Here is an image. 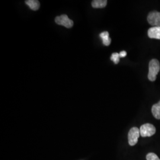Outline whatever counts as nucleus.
Instances as JSON below:
<instances>
[{
  "mask_svg": "<svg viewBox=\"0 0 160 160\" xmlns=\"http://www.w3.org/2000/svg\"><path fill=\"white\" fill-rule=\"evenodd\" d=\"M120 55H119V53H113L112 54V56H111V60L113 61L114 62V63L115 64H118V63L119 62V61H120Z\"/></svg>",
  "mask_w": 160,
  "mask_h": 160,
  "instance_id": "obj_11",
  "label": "nucleus"
},
{
  "mask_svg": "<svg viewBox=\"0 0 160 160\" xmlns=\"http://www.w3.org/2000/svg\"><path fill=\"white\" fill-rule=\"evenodd\" d=\"M126 55H127V53H126V51H123L120 52V53H119V55H120V57L121 58H124L126 56Z\"/></svg>",
  "mask_w": 160,
  "mask_h": 160,
  "instance_id": "obj_13",
  "label": "nucleus"
},
{
  "mask_svg": "<svg viewBox=\"0 0 160 160\" xmlns=\"http://www.w3.org/2000/svg\"><path fill=\"white\" fill-rule=\"evenodd\" d=\"M151 111L155 119H160V100L158 103L152 106Z\"/></svg>",
  "mask_w": 160,
  "mask_h": 160,
  "instance_id": "obj_9",
  "label": "nucleus"
},
{
  "mask_svg": "<svg viewBox=\"0 0 160 160\" xmlns=\"http://www.w3.org/2000/svg\"><path fill=\"white\" fill-rule=\"evenodd\" d=\"M146 158L147 160H160L157 155L153 152L148 153L146 156Z\"/></svg>",
  "mask_w": 160,
  "mask_h": 160,
  "instance_id": "obj_12",
  "label": "nucleus"
},
{
  "mask_svg": "<svg viewBox=\"0 0 160 160\" xmlns=\"http://www.w3.org/2000/svg\"><path fill=\"white\" fill-rule=\"evenodd\" d=\"M160 64L159 61L156 59H152L149 63V72L148 78L151 81H154L157 78V75L160 72Z\"/></svg>",
  "mask_w": 160,
  "mask_h": 160,
  "instance_id": "obj_1",
  "label": "nucleus"
},
{
  "mask_svg": "<svg viewBox=\"0 0 160 160\" xmlns=\"http://www.w3.org/2000/svg\"><path fill=\"white\" fill-rule=\"evenodd\" d=\"M148 37L151 39H156L160 40V27H152L148 31Z\"/></svg>",
  "mask_w": 160,
  "mask_h": 160,
  "instance_id": "obj_6",
  "label": "nucleus"
},
{
  "mask_svg": "<svg viewBox=\"0 0 160 160\" xmlns=\"http://www.w3.org/2000/svg\"><path fill=\"white\" fill-rule=\"evenodd\" d=\"M140 135L142 137H150L156 132V128L151 123H145L140 128Z\"/></svg>",
  "mask_w": 160,
  "mask_h": 160,
  "instance_id": "obj_2",
  "label": "nucleus"
},
{
  "mask_svg": "<svg viewBox=\"0 0 160 160\" xmlns=\"http://www.w3.org/2000/svg\"><path fill=\"white\" fill-rule=\"evenodd\" d=\"M140 136V131L137 127H133L128 133V142L131 146L135 145Z\"/></svg>",
  "mask_w": 160,
  "mask_h": 160,
  "instance_id": "obj_3",
  "label": "nucleus"
},
{
  "mask_svg": "<svg viewBox=\"0 0 160 160\" xmlns=\"http://www.w3.org/2000/svg\"><path fill=\"white\" fill-rule=\"evenodd\" d=\"M100 37L103 40V43L105 46H109L111 43V39L109 38V32H103L100 34Z\"/></svg>",
  "mask_w": 160,
  "mask_h": 160,
  "instance_id": "obj_10",
  "label": "nucleus"
},
{
  "mask_svg": "<svg viewBox=\"0 0 160 160\" xmlns=\"http://www.w3.org/2000/svg\"><path fill=\"white\" fill-rule=\"evenodd\" d=\"M107 3L106 0H94L92 1V5L95 8H102L106 6Z\"/></svg>",
  "mask_w": 160,
  "mask_h": 160,
  "instance_id": "obj_8",
  "label": "nucleus"
},
{
  "mask_svg": "<svg viewBox=\"0 0 160 160\" xmlns=\"http://www.w3.org/2000/svg\"><path fill=\"white\" fill-rule=\"evenodd\" d=\"M55 22L58 24L65 26L67 28H71L74 25L73 21L69 19L68 17L65 14L56 17Z\"/></svg>",
  "mask_w": 160,
  "mask_h": 160,
  "instance_id": "obj_5",
  "label": "nucleus"
},
{
  "mask_svg": "<svg viewBox=\"0 0 160 160\" xmlns=\"http://www.w3.org/2000/svg\"><path fill=\"white\" fill-rule=\"evenodd\" d=\"M147 20L151 25L154 27H160V12L157 11L150 12L147 17Z\"/></svg>",
  "mask_w": 160,
  "mask_h": 160,
  "instance_id": "obj_4",
  "label": "nucleus"
},
{
  "mask_svg": "<svg viewBox=\"0 0 160 160\" xmlns=\"http://www.w3.org/2000/svg\"><path fill=\"white\" fill-rule=\"evenodd\" d=\"M25 2L29 6L30 9L34 11L38 10L40 7L39 1L38 0H27L25 1Z\"/></svg>",
  "mask_w": 160,
  "mask_h": 160,
  "instance_id": "obj_7",
  "label": "nucleus"
}]
</instances>
